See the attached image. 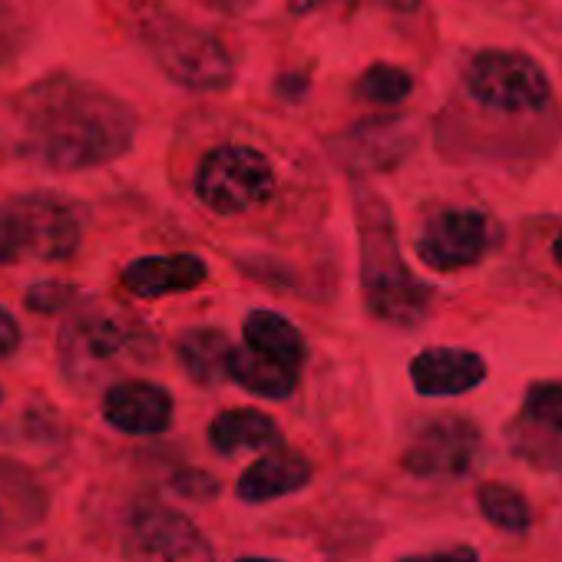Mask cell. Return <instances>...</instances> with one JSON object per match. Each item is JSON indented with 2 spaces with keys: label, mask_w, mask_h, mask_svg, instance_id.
<instances>
[{
  "label": "cell",
  "mask_w": 562,
  "mask_h": 562,
  "mask_svg": "<svg viewBox=\"0 0 562 562\" xmlns=\"http://www.w3.org/2000/svg\"><path fill=\"white\" fill-rule=\"evenodd\" d=\"M222 8H245V4H251V0H218Z\"/></svg>",
  "instance_id": "cell-27"
},
{
  "label": "cell",
  "mask_w": 562,
  "mask_h": 562,
  "mask_svg": "<svg viewBox=\"0 0 562 562\" xmlns=\"http://www.w3.org/2000/svg\"><path fill=\"white\" fill-rule=\"evenodd\" d=\"M312 480V463L295 453V450H274L258 457L238 480V496L245 503H265V499H278L285 493H295L302 486H308Z\"/></svg>",
  "instance_id": "cell-15"
},
{
  "label": "cell",
  "mask_w": 562,
  "mask_h": 562,
  "mask_svg": "<svg viewBox=\"0 0 562 562\" xmlns=\"http://www.w3.org/2000/svg\"><path fill=\"white\" fill-rule=\"evenodd\" d=\"M80 241L74 205L54 195H21L0 205V265L24 258H67Z\"/></svg>",
  "instance_id": "cell-2"
},
{
  "label": "cell",
  "mask_w": 562,
  "mask_h": 562,
  "mask_svg": "<svg viewBox=\"0 0 562 562\" xmlns=\"http://www.w3.org/2000/svg\"><path fill=\"white\" fill-rule=\"evenodd\" d=\"M209 268L195 255H156L139 258L123 271V285L139 299H162L172 292L199 289L205 281Z\"/></svg>",
  "instance_id": "cell-14"
},
{
  "label": "cell",
  "mask_w": 562,
  "mask_h": 562,
  "mask_svg": "<svg viewBox=\"0 0 562 562\" xmlns=\"http://www.w3.org/2000/svg\"><path fill=\"white\" fill-rule=\"evenodd\" d=\"M404 562H476V552L470 546H460V549H447V552H434V555H414Z\"/></svg>",
  "instance_id": "cell-25"
},
{
  "label": "cell",
  "mask_w": 562,
  "mask_h": 562,
  "mask_svg": "<svg viewBox=\"0 0 562 562\" xmlns=\"http://www.w3.org/2000/svg\"><path fill=\"white\" fill-rule=\"evenodd\" d=\"M238 562H278V559H261V555H248V559H238Z\"/></svg>",
  "instance_id": "cell-28"
},
{
  "label": "cell",
  "mask_w": 562,
  "mask_h": 562,
  "mask_svg": "<svg viewBox=\"0 0 562 562\" xmlns=\"http://www.w3.org/2000/svg\"><path fill=\"white\" fill-rule=\"evenodd\" d=\"M552 258L559 261V268H562V235L555 238V245H552Z\"/></svg>",
  "instance_id": "cell-26"
},
{
  "label": "cell",
  "mask_w": 562,
  "mask_h": 562,
  "mask_svg": "<svg viewBox=\"0 0 562 562\" xmlns=\"http://www.w3.org/2000/svg\"><path fill=\"white\" fill-rule=\"evenodd\" d=\"M245 345L251 351H261L281 364H289V368H302L308 348H305V338L302 331L289 322V318H281L274 312H251L248 322H245Z\"/></svg>",
  "instance_id": "cell-18"
},
{
  "label": "cell",
  "mask_w": 562,
  "mask_h": 562,
  "mask_svg": "<svg viewBox=\"0 0 562 562\" xmlns=\"http://www.w3.org/2000/svg\"><path fill=\"white\" fill-rule=\"evenodd\" d=\"M232 381L241 384L245 391L258 394V397H271V401H281L289 397L299 384V371L281 364L261 351H251L248 345L245 348H235L232 351Z\"/></svg>",
  "instance_id": "cell-19"
},
{
  "label": "cell",
  "mask_w": 562,
  "mask_h": 562,
  "mask_svg": "<svg viewBox=\"0 0 562 562\" xmlns=\"http://www.w3.org/2000/svg\"><path fill=\"white\" fill-rule=\"evenodd\" d=\"M467 90L483 106L503 113L539 110L549 100V80L539 64L509 50H483L473 57L467 70Z\"/></svg>",
  "instance_id": "cell-6"
},
{
  "label": "cell",
  "mask_w": 562,
  "mask_h": 562,
  "mask_svg": "<svg viewBox=\"0 0 562 562\" xmlns=\"http://www.w3.org/2000/svg\"><path fill=\"white\" fill-rule=\"evenodd\" d=\"M146 47L156 64L182 87L222 90L232 80V60L222 44L176 18H153L146 24Z\"/></svg>",
  "instance_id": "cell-3"
},
{
  "label": "cell",
  "mask_w": 562,
  "mask_h": 562,
  "mask_svg": "<svg viewBox=\"0 0 562 562\" xmlns=\"http://www.w3.org/2000/svg\"><path fill=\"white\" fill-rule=\"evenodd\" d=\"M274 189L268 159L248 146H222L205 156L195 176L199 199L218 215H238L261 205Z\"/></svg>",
  "instance_id": "cell-5"
},
{
  "label": "cell",
  "mask_w": 562,
  "mask_h": 562,
  "mask_svg": "<svg viewBox=\"0 0 562 562\" xmlns=\"http://www.w3.org/2000/svg\"><path fill=\"white\" fill-rule=\"evenodd\" d=\"M480 453V430L467 417H434L427 420L411 447L404 450V467L417 476L443 480L463 476Z\"/></svg>",
  "instance_id": "cell-9"
},
{
  "label": "cell",
  "mask_w": 562,
  "mask_h": 562,
  "mask_svg": "<svg viewBox=\"0 0 562 562\" xmlns=\"http://www.w3.org/2000/svg\"><path fill=\"white\" fill-rule=\"evenodd\" d=\"M490 245V222L483 212L473 209H450L440 212L420 235V258L430 268L453 271L467 268L483 258Z\"/></svg>",
  "instance_id": "cell-10"
},
{
  "label": "cell",
  "mask_w": 562,
  "mask_h": 562,
  "mask_svg": "<svg viewBox=\"0 0 562 562\" xmlns=\"http://www.w3.org/2000/svg\"><path fill=\"white\" fill-rule=\"evenodd\" d=\"M322 4H331V0H292L289 8H292L295 14H308V11H315V8H322ZM378 4L394 8V11H417L420 0H378Z\"/></svg>",
  "instance_id": "cell-24"
},
{
  "label": "cell",
  "mask_w": 562,
  "mask_h": 562,
  "mask_svg": "<svg viewBox=\"0 0 562 562\" xmlns=\"http://www.w3.org/2000/svg\"><path fill=\"white\" fill-rule=\"evenodd\" d=\"M516 450L539 463H562V384H532L522 401V414L513 427Z\"/></svg>",
  "instance_id": "cell-11"
},
{
  "label": "cell",
  "mask_w": 562,
  "mask_h": 562,
  "mask_svg": "<svg viewBox=\"0 0 562 562\" xmlns=\"http://www.w3.org/2000/svg\"><path fill=\"white\" fill-rule=\"evenodd\" d=\"M18 345H21V328H18V322H14V315L8 308H0V358L14 355Z\"/></svg>",
  "instance_id": "cell-23"
},
{
  "label": "cell",
  "mask_w": 562,
  "mask_h": 562,
  "mask_svg": "<svg viewBox=\"0 0 562 562\" xmlns=\"http://www.w3.org/2000/svg\"><path fill=\"white\" fill-rule=\"evenodd\" d=\"M364 292L371 312L394 325H417L430 305V289L420 285L391 248H381L378 238L364 241Z\"/></svg>",
  "instance_id": "cell-8"
},
{
  "label": "cell",
  "mask_w": 562,
  "mask_h": 562,
  "mask_svg": "<svg viewBox=\"0 0 562 562\" xmlns=\"http://www.w3.org/2000/svg\"><path fill=\"white\" fill-rule=\"evenodd\" d=\"M411 87H414L411 74L387 67V64H378L361 77V97L374 100V103H401L411 97Z\"/></svg>",
  "instance_id": "cell-21"
},
{
  "label": "cell",
  "mask_w": 562,
  "mask_h": 562,
  "mask_svg": "<svg viewBox=\"0 0 562 562\" xmlns=\"http://www.w3.org/2000/svg\"><path fill=\"white\" fill-rule=\"evenodd\" d=\"M130 562H215L209 539L182 513L166 506H143L126 529Z\"/></svg>",
  "instance_id": "cell-7"
},
{
  "label": "cell",
  "mask_w": 562,
  "mask_h": 562,
  "mask_svg": "<svg viewBox=\"0 0 562 562\" xmlns=\"http://www.w3.org/2000/svg\"><path fill=\"white\" fill-rule=\"evenodd\" d=\"M486 378V364L473 351L460 348H430L414 358L411 381L424 397H443V394H463L476 387Z\"/></svg>",
  "instance_id": "cell-13"
},
{
  "label": "cell",
  "mask_w": 562,
  "mask_h": 562,
  "mask_svg": "<svg viewBox=\"0 0 562 562\" xmlns=\"http://www.w3.org/2000/svg\"><path fill=\"white\" fill-rule=\"evenodd\" d=\"M103 417L136 437L162 434L172 424V397L149 381H123L106 391L103 397Z\"/></svg>",
  "instance_id": "cell-12"
},
{
  "label": "cell",
  "mask_w": 562,
  "mask_h": 562,
  "mask_svg": "<svg viewBox=\"0 0 562 562\" xmlns=\"http://www.w3.org/2000/svg\"><path fill=\"white\" fill-rule=\"evenodd\" d=\"M209 443L222 457H232L238 450H268L278 443V427L268 414L251 411V407H238V411H225L212 420Z\"/></svg>",
  "instance_id": "cell-17"
},
{
  "label": "cell",
  "mask_w": 562,
  "mask_h": 562,
  "mask_svg": "<svg viewBox=\"0 0 562 562\" xmlns=\"http://www.w3.org/2000/svg\"><path fill=\"white\" fill-rule=\"evenodd\" d=\"M176 351H179V361H182V368L189 371V378L195 384L215 387V384L232 378V351L235 348L215 328H192V331H186L179 338Z\"/></svg>",
  "instance_id": "cell-16"
},
{
  "label": "cell",
  "mask_w": 562,
  "mask_h": 562,
  "mask_svg": "<svg viewBox=\"0 0 562 562\" xmlns=\"http://www.w3.org/2000/svg\"><path fill=\"white\" fill-rule=\"evenodd\" d=\"M146 348H153V341L130 318L90 315V318H77L60 335L64 368L77 381H100L106 378V371L143 358Z\"/></svg>",
  "instance_id": "cell-4"
},
{
  "label": "cell",
  "mask_w": 562,
  "mask_h": 562,
  "mask_svg": "<svg viewBox=\"0 0 562 562\" xmlns=\"http://www.w3.org/2000/svg\"><path fill=\"white\" fill-rule=\"evenodd\" d=\"M24 153L50 169H87L130 149L136 120L110 93L50 80L27 93L21 106Z\"/></svg>",
  "instance_id": "cell-1"
},
{
  "label": "cell",
  "mask_w": 562,
  "mask_h": 562,
  "mask_svg": "<svg viewBox=\"0 0 562 562\" xmlns=\"http://www.w3.org/2000/svg\"><path fill=\"white\" fill-rule=\"evenodd\" d=\"M476 503L483 509V516L496 526V529H506V532H526L529 522H532V513H529V503L509 490V486H499V483H483L476 490Z\"/></svg>",
  "instance_id": "cell-20"
},
{
  "label": "cell",
  "mask_w": 562,
  "mask_h": 562,
  "mask_svg": "<svg viewBox=\"0 0 562 562\" xmlns=\"http://www.w3.org/2000/svg\"><path fill=\"white\" fill-rule=\"evenodd\" d=\"M67 299H70V289H64V285H34L27 295V305L34 312H54L57 302H67Z\"/></svg>",
  "instance_id": "cell-22"
}]
</instances>
